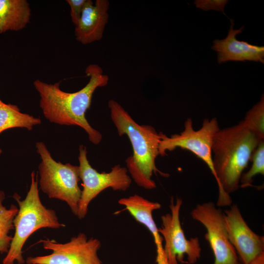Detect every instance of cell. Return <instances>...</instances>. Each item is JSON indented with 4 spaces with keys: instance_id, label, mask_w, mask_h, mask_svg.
Returning <instances> with one entry per match:
<instances>
[{
    "instance_id": "obj_20",
    "label": "cell",
    "mask_w": 264,
    "mask_h": 264,
    "mask_svg": "<svg viewBox=\"0 0 264 264\" xmlns=\"http://www.w3.org/2000/svg\"><path fill=\"white\" fill-rule=\"evenodd\" d=\"M227 2L226 0H196L194 4L197 8L204 11L214 10L224 13V8Z\"/></svg>"
},
{
    "instance_id": "obj_24",
    "label": "cell",
    "mask_w": 264,
    "mask_h": 264,
    "mask_svg": "<svg viewBox=\"0 0 264 264\" xmlns=\"http://www.w3.org/2000/svg\"><path fill=\"white\" fill-rule=\"evenodd\" d=\"M238 264H241V263H238Z\"/></svg>"
},
{
    "instance_id": "obj_14",
    "label": "cell",
    "mask_w": 264,
    "mask_h": 264,
    "mask_svg": "<svg viewBox=\"0 0 264 264\" xmlns=\"http://www.w3.org/2000/svg\"><path fill=\"white\" fill-rule=\"evenodd\" d=\"M118 202L124 206V210H127L137 222L148 229L153 236L156 245V256H163V239L153 217V211L160 208L161 204L157 202L151 201L137 194L122 198Z\"/></svg>"
},
{
    "instance_id": "obj_25",
    "label": "cell",
    "mask_w": 264,
    "mask_h": 264,
    "mask_svg": "<svg viewBox=\"0 0 264 264\" xmlns=\"http://www.w3.org/2000/svg\"><path fill=\"white\" fill-rule=\"evenodd\" d=\"M1 100L0 99V102H1Z\"/></svg>"
},
{
    "instance_id": "obj_10",
    "label": "cell",
    "mask_w": 264,
    "mask_h": 264,
    "mask_svg": "<svg viewBox=\"0 0 264 264\" xmlns=\"http://www.w3.org/2000/svg\"><path fill=\"white\" fill-rule=\"evenodd\" d=\"M192 218L206 228L205 239L213 252L214 264H238L236 251L230 243L225 225L224 214L212 202L198 204L191 213Z\"/></svg>"
},
{
    "instance_id": "obj_3",
    "label": "cell",
    "mask_w": 264,
    "mask_h": 264,
    "mask_svg": "<svg viewBox=\"0 0 264 264\" xmlns=\"http://www.w3.org/2000/svg\"><path fill=\"white\" fill-rule=\"evenodd\" d=\"M108 106L119 135H126L131 143L132 154L126 159V162L132 179L143 188H155V182L152 178L153 174L158 173L162 176H169L160 171L155 165V159L159 155V133L152 126L137 124L115 100H110Z\"/></svg>"
},
{
    "instance_id": "obj_19",
    "label": "cell",
    "mask_w": 264,
    "mask_h": 264,
    "mask_svg": "<svg viewBox=\"0 0 264 264\" xmlns=\"http://www.w3.org/2000/svg\"><path fill=\"white\" fill-rule=\"evenodd\" d=\"M260 138L264 139V96L246 113L243 120Z\"/></svg>"
},
{
    "instance_id": "obj_11",
    "label": "cell",
    "mask_w": 264,
    "mask_h": 264,
    "mask_svg": "<svg viewBox=\"0 0 264 264\" xmlns=\"http://www.w3.org/2000/svg\"><path fill=\"white\" fill-rule=\"evenodd\" d=\"M223 214L229 240L236 251L240 263L248 264L264 253V237L250 229L236 204L224 210Z\"/></svg>"
},
{
    "instance_id": "obj_21",
    "label": "cell",
    "mask_w": 264,
    "mask_h": 264,
    "mask_svg": "<svg viewBox=\"0 0 264 264\" xmlns=\"http://www.w3.org/2000/svg\"><path fill=\"white\" fill-rule=\"evenodd\" d=\"M70 7V17L72 22L76 26L80 19L87 0H66Z\"/></svg>"
},
{
    "instance_id": "obj_12",
    "label": "cell",
    "mask_w": 264,
    "mask_h": 264,
    "mask_svg": "<svg viewBox=\"0 0 264 264\" xmlns=\"http://www.w3.org/2000/svg\"><path fill=\"white\" fill-rule=\"evenodd\" d=\"M231 24L227 37L223 40L213 41L212 49L217 53L219 64L228 61H251L264 63V47L251 44L239 41L236 36L242 32L244 25L234 29V19H230Z\"/></svg>"
},
{
    "instance_id": "obj_1",
    "label": "cell",
    "mask_w": 264,
    "mask_h": 264,
    "mask_svg": "<svg viewBox=\"0 0 264 264\" xmlns=\"http://www.w3.org/2000/svg\"><path fill=\"white\" fill-rule=\"evenodd\" d=\"M85 73L89 77L88 82L75 92L63 91L60 88V83L48 84L37 79L33 85L39 94L40 106L46 119L61 125L80 127L86 132L90 141L97 145L102 135L90 126L86 118V113L90 108L94 91L98 87L107 85L109 78L95 64L88 66Z\"/></svg>"
},
{
    "instance_id": "obj_7",
    "label": "cell",
    "mask_w": 264,
    "mask_h": 264,
    "mask_svg": "<svg viewBox=\"0 0 264 264\" xmlns=\"http://www.w3.org/2000/svg\"><path fill=\"white\" fill-rule=\"evenodd\" d=\"M220 130L215 117L204 119L201 128L197 131L193 128L192 119L188 118L184 122V129L180 134L168 137L159 132V155L165 156L167 155L166 151H172L176 148L189 150L206 163L215 177L212 144L214 136Z\"/></svg>"
},
{
    "instance_id": "obj_15",
    "label": "cell",
    "mask_w": 264,
    "mask_h": 264,
    "mask_svg": "<svg viewBox=\"0 0 264 264\" xmlns=\"http://www.w3.org/2000/svg\"><path fill=\"white\" fill-rule=\"evenodd\" d=\"M31 9L26 0H0V34L22 30L29 23Z\"/></svg>"
},
{
    "instance_id": "obj_2",
    "label": "cell",
    "mask_w": 264,
    "mask_h": 264,
    "mask_svg": "<svg viewBox=\"0 0 264 264\" xmlns=\"http://www.w3.org/2000/svg\"><path fill=\"white\" fill-rule=\"evenodd\" d=\"M263 140L243 121L220 129L214 136L212 153L215 178L219 188L216 203L218 207L231 204L229 194L239 189L243 171Z\"/></svg>"
},
{
    "instance_id": "obj_8",
    "label": "cell",
    "mask_w": 264,
    "mask_h": 264,
    "mask_svg": "<svg viewBox=\"0 0 264 264\" xmlns=\"http://www.w3.org/2000/svg\"><path fill=\"white\" fill-rule=\"evenodd\" d=\"M39 242L52 253L28 257L25 260L27 264H103L98 256L100 241L93 238L88 239L84 233H80L64 243L49 239L41 240Z\"/></svg>"
},
{
    "instance_id": "obj_5",
    "label": "cell",
    "mask_w": 264,
    "mask_h": 264,
    "mask_svg": "<svg viewBox=\"0 0 264 264\" xmlns=\"http://www.w3.org/2000/svg\"><path fill=\"white\" fill-rule=\"evenodd\" d=\"M36 148L41 159L38 167L40 189L49 198L65 201L77 216L82 194L79 166L56 161L43 142H37Z\"/></svg>"
},
{
    "instance_id": "obj_22",
    "label": "cell",
    "mask_w": 264,
    "mask_h": 264,
    "mask_svg": "<svg viewBox=\"0 0 264 264\" xmlns=\"http://www.w3.org/2000/svg\"><path fill=\"white\" fill-rule=\"evenodd\" d=\"M248 264H264V253L260 255Z\"/></svg>"
},
{
    "instance_id": "obj_9",
    "label": "cell",
    "mask_w": 264,
    "mask_h": 264,
    "mask_svg": "<svg viewBox=\"0 0 264 264\" xmlns=\"http://www.w3.org/2000/svg\"><path fill=\"white\" fill-rule=\"evenodd\" d=\"M182 203L181 198H177L175 203L171 199V213L161 216L162 225L158 231L165 241L164 253L168 264L186 263L184 261L187 256V264H194L200 257L201 247L198 238L186 239L181 227L180 209Z\"/></svg>"
},
{
    "instance_id": "obj_17",
    "label": "cell",
    "mask_w": 264,
    "mask_h": 264,
    "mask_svg": "<svg viewBox=\"0 0 264 264\" xmlns=\"http://www.w3.org/2000/svg\"><path fill=\"white\" fill-rule=\"evenodd\" d=\"M5 195L0 191V253H7L10 248L13 237L9 235V232L14 229L13 220L17 214L19 208L11 204L7 209L3 205Z\"/></svg>"
},
{
    "instance_id": "obj_4",
    "label": "cell",
    "mask_w": 264,
    "mask_h": 264,
    "mask_svg": "<svg viewBox=\"0 0 264 264\" xmlns=\"http://www.w3.org/2000/svg\"><path fill=\"white\" fill-rule=\"evenodd\" d=\"M38 175L31 174V184L25 198L21 200L15 193L13 197L17 202L19 210L13 220L15 233L10 248L2 261L3 264H24L22 248L28 238L42 228L59 229L65 224L59 220L56 212L47 208L41 202L38 189Z\"/></svg>"
},
{
    "instance_id": "obj_18",
    "label": "cell",
    "mask_w": 264,
    "mask_h": 264,
    "mask_svg": "<svg viewBox=\"0 0 264 264\" xmlns=\"http://www.w3.org/2000/svg\"><path fill=\"white\" fill-rule=\"evenodd\" d=\"M251 160L252 163L250 169L241 176L240 183L242 188L252 186L253 178L256 175H264V140L260 142L254 151Z\"/></svg>"
},
{
    "instance_id": "obj_23",
    "label": "cell",
    "mask_w": 264,
    "mask_h": 264,
    "mask_svg": "<svg viewBox=\"0 0 264 264\" xmlns=\"http://www.w3.org/2000/svg\"><path fill=\"white\" fill-rule=\"evenodd\" d=\"M1 153H2V150L0 148V154H1Z\"/></svg>"
},
{
    "instance_id": "obj_6",
    "label": "cell",
    "mask_w": 264,
    "mask_h": 264,
    "mask_svg": "<svg viewBox=\"0 0 264 264\" xmlns=\"http://www.w3.org/2000/svg\"><path fill=\"white\" fill-rule=\"evenodd\" d=\"M85 146L79 147V176L82 181L83 190L77 216L82 220L87 215L91 201L104 190L110 188L114 191H126L130 186L132 179L128 170L118 164L109 173L98 172L89 164Z\"/></svg>"
},
{
    "instance_id": "obj_16",
    "label": "cell",
    "mask_w": 264,
    "mask_h": 264,
    "mask_svg": "<svg viewBox=\"0 0 264 264\" xmlns=\"http://www.w3.org/2000/svg\"><path fill=\"white\" fill-rule=\"evenodd\" d=\"M42 123L39 118L21 112L15 105L0 102V133L7 129L22 128L29 131Z\"/></svg>"
},
{
    "instance_id": "obj_13",
    "label": "cell",
    "mask_w": 264,
    "mask_h": 264,
    "mask_svg": "<svg viewBox=\"0 0 264 264\" xmlns=\"http://www.w3.org/2000/svg\"><path fill=\"white\" fill-rule=\"evenodd\" d=\"M109 5L108 0H96L94 4L92 0H87L75 28L78 42L86 45L102 39L109 19Z\"/></svg>"
}]
</instances>
